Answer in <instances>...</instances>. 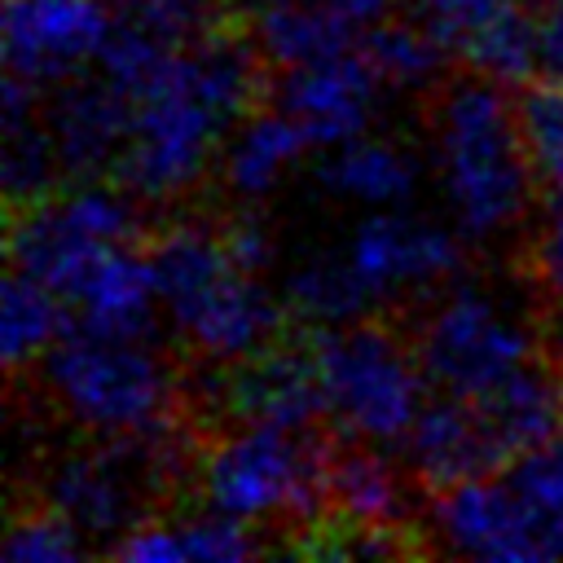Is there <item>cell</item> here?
I'll return each instance as SVG.
<instances>
[{
    "label": "cell",
    "instance_id": "cell-20",
    "mask_svg": "<svg viewBox=\"0 0 563 563\" xmlns=\"http://www.w3.org/2000/svg\"><path fill=\"white\" fill-rule=\"evenodd\" d=\"M510 273L532 295L541 343L563 347V194H550L545 211H532L528 229L510 246Z\"/></svg>",
    "mask_w": 563,
    "mask_h": 563
},
{
    "label": "cell",
    "instance_id": "cell-2",
    "mask_svg": "<svg viewBox=\"0 0 563 563\" xmlns=\"http://www.w3.org/2000/svg\"><path fill=\"white\" fill-rule=\"evenodd\" d=\"M506 84L475 70L440 75L422 92V128L466 242H519L532 220L537 167Z\"/></svg>",
    "mask_w": 563,
    "mask_h": 563
},
{
    "label": "cell",
    "instance_id": "cell-26",
    "mask_svg": "<svg viewBox=\"0 0 563 563\" xmlns=\"http://www.w3.org/2000/svg\"><path fill=\"white\" fill-rule=\"evenodd\" d=\"M537 75L563 84V0H537Z\"/></svg>",
    "mask_w": 563,
    "mask_h": 563
},
{
    "label": "cell",
    "instance_id": "cell-27",
    "mask_svg": "<svg viewBox=\"0 0 563 563\" xmlns=\"http://www.w3.org/2000/svg\"><path fill=\"white\" fill-rule=\"evenodd\" d=\"M334 9H343L356 26H369V22H378V18H387V9L396 4V0H330Z\"/></svg>",
    "mask_w": 563,
    "mask_h": 563
},
{
    "label": "cell",
    "instance_id": "cell-19",
    "mask_svg": "<svg viewBox=\"0 0 563 563\" xmlns=\"http://www.w3.org/2000/svg\"><path fill=\"white\" fill-rule=\"evenodd\" d=\"M418 167L413 158L387 141V136H352L343 145H330V154L317 163V185L347 202L369 207H396L413 194Z\"/></svg>",
    "mask_w": 563,
    "mask_h": 563
},
{
    "label": "cell",
    "instance_id": "cell-24",
    "mask_svg": "<svg viewBox=\"0 0 563 563\" xmlns=\"http://www.w3.org/2000/svg\"><path fill=\"white\" fill-rule=\"evenodd\" d=\"M528 9H537V0H405V13L453 62H462L484 35H493L497 26H506Z\"/></svg>",
    "mask_w": 563,
    "mask_h": 563
},
{
    "label": "cell",
    "instance_id": "cell-28",
    "mask_svg": "<svg viewBox=\"0 0 563 563\" xmlns=\"http://www.w3.org/2000/svg\"><path fill=\"white\" fill-rule=\"evenodd\" d=\"M559 554H563V532H559Z\"/></svg>",
    "mask_w": 563,
    "mask_h": 563
},
{
    "label": "cell",
    "instance_id": "cell-8",
    "mask_svg": "<svg viewBox=\"0 0 563 563\" xmlns=\"http://www.w3.org/2000/svg\"><path fill=\"white\" fill-rule=\"evenodd\" d=\"M189 396H194V418L202 427L216 422H268L295 431L330 427L321 365L308 330H286L260 352L211 365V374H194Z\"/></svg>",
    "mask_w": 563,
    "mask_h": 563
},
{
    "label": "cell",
    "instance_id": "cell-21",
    "mask_svg": "<svg viewBox=\"0 0 563 563\" xmlns=\"http://www.w3.org/2000/svg\"><path fill=\"white\" fill-rule=\"evenodd\" d=\"M66 308L70 303L57 290L9 268V277H4V369H9V378L31 374L44 361V352L70 325Z\"/></svg>",
    "mask_w": 563,
    "mask_h": 563
},
{
    "label": "cell",
    "instance_id": "cell-15",
    "mask_svg": "<svg viewBox=\"0 0 563 563\" xmlns=\"http://www.w3.org/2000/svg\"><path fill=\"white\" fill-rule=\"evenodd\" d=\"M255 523L233 519V515H154L145 523H136L123 541L110 545L114 559H132V563H180V559H246V554H264L273 550L264 537L251 532Z\"/></svg>",
    "mask_w": 563,
    "mask_h": 563
},
{
    "label": "cell",
    "instance_id": "cell-18",
    "mask_svg": "<svg viewBox=\"0 0 563 563\" xmlns=\"http://www.w3.org/2000/svg\"><path fill=\"white\" fill-rule=\"evenodd\" d=\"M246 18L273 70H290L339 48H352L356 31V22L330 0H255Z\"/></svg>",
    "mask_w": 563,
    "mask_h": 563
},
{
    "label": "cell",
    "instance_id": "cell-4",
    "mask_svg": "<svg viewBox=\"0 0 563 563\" xmlns=\"http://www.w3.org/2000/svg\"><path fill=\"white\" fill-rule=\"evenodd\" d=\"M330 427L295 431L268 422L202 427L198 497L233 519L264 528H303L325 510V444ZM282 537V541H286ZM277 541V550H282Z\"/></svg>",
    "mask_w": 563,
    "mask_h": 563
},
{
    "label": "cell",
    "instance_id": "cell-14",
    "mask_svg": "<svg viewBox=\"0 0 563 563\" xmlns=\"http://www.w3.org/2000/svg\"><path fill=\"white\" fill-rule=\"evenodd\" d=\"M400 462L427 488V497L462 479L501 475L510 466L479 400L444 396V391L418 409L413 427L400 440Z\"/></svg>",
    "mask_w": 563,
    "mask_h": 563
},
{
    "label": "cell",
    "instance_id": "cell-13",
    "mask_svg": "<svg viewBox=\"0 0 563 563\" xmlns=\"http://www.w3.org/2000/svg\"><path fill=\"white\" fill-rule=\"evenodd\" d=\"M378 88L383 79L369 57L361 48H339L330 57L282 70V84H273V101L303 128L312 145L330 150L369 128Z\"/></svg>",
    "mask_w": 563,
    "mask_h": 563
},
{
    "label": "cell",
    "instance_id": "cell-17",
    "mask_svg": "<svg viewBox=\"0 0 563 563\" xmlns=\"http://www.w3.org/2000/svg\"><path fill=\"white\" fill-rule=\"evenodd\" d=\"M308 145L312 141L303 128L277 101H268L229 132L220 154V185L233 194V202H255L299 163Z\"/></svg>",
    "mask_w": 563,
    "mask_h": 563
},
{
    "label": "cell",
    "instance_id": "cell-3",
    "mask_svg": "<svg viewBox=\"0 0 563 563\" xmlns=\"http://www.w3.org/2000/svg\"><path fill=\"white\" fill-rule=\"evenodd\" d=\"M31 378V400L75 435H158L194 418V369L163 352L154 334L106 330L70 317Z\"/></svg>",
    "mask_w": 563,
    "mask_h": 563
},
{
    "label": "cell",
    "instance_id": "cell-25",
    "mask_svg": "<svg viewBox=\"0 0 563 563\" xmlns=\"http://www.w3.org/2000/svg\"><path fill=\"white\" fill-rule=\"evenodd\" d=\"M515 114H519V132L537 167V180L550 185V194H563V84L554 79L519 84Z\"/></svg>",
    "mask_w": 563,
    "mask_h": 563
},
{
    "label": "cell",
    "instance_id": "cell-10",
    "mask_svg": "<svg viewBox=\"0 0 563 563\" xmlns=\"http://www.w3.org/2000/svg\"><path fill=\"white\" fill-rule=\"evenodd\" d=\"M427 523L440 550L471 559H554L541 519L506 484V475H479L427 497Z\"/></svg>",
    "mask_w": 563,
    "mask_h": 563
},
{
    "label": "cell",
    "instance_id": "cell-9",
    "mask_svg": "<svg viewBox=\"0 0 563 563\" xmlns=\"http://www.w3.org/2000/svg\"><path fill=\"white\" fill-rule=\"evenodd\" d=\"M347 255L387 299V308L413 303L466 273V238L440 229L435 220H418L409 211H378L356 224L347 238Z\"/></svg>",
    "mask_w": 563,
    "mask_h": 563
},
{
    "label": "cell",
    "instance_id": "cell-5",
    "mask_svg": "<svg viewBox=\"0 0 563 563\" xmlns=\"http://www.w3.org/2000/svg\"><path fill=\"white\" fill-rule=\"evenodd\" d=\"M308 334L321 365L330 422L347 435L400 444L422 409V391L431 387L400 317L369 312L343 325H308Z\"/></svg>",
    "mask_w": 563,
    "mask_h": 563
},
{
    "label": "cell",
    "instance_id": "cell-11",
    "mask_svg": "<svg viewBox=\"0 0 563 563\" xmlns=\"http://www.w3.org/2000/svg\"><path fill=\"white\" fill-rule=\"evenodd\" d=\"M114 13L101 0H9L4 66L35 88H53L97 62Z\"/></svg>",
    "mask_w": 563,
    "mask_h": 563
},
{
    "label": "cell",
    "instance_id": "cell-16",
    "mask_svg": "<svg viewBox=\"0 0 563 563\" xmlns=\"http://www.w3.org/2000/svg\"><path fill=\"white\" fill-rule=\"evenodd\" d=\"M282 303L290 321L312 330L361 321L369 312H391L347 251H312L308 260H299L282 282Z\"/></svg>",
    "mask_w": 563,
    "mask_h": 563
},
{
    "label": "cell",
    "instance_id": "cell-12",
    "mask_svg": "<svg viewBox=\"0 0 563 563\" xmlns=\"http://www.w3.org/2000/svg\"><path fill=\"white\" fill-rule=\"evenodd\" d=\"M44 123L62 163L66 185L75 180H110L132 128V97L119 92L101 70L70 75L48 88Z\"/></svg>",
    "mask_w": 563,
    "mask_h": 563
},
{
    "label": "cell",
    "instance_id": "cell-1",
    "mask_svg": "<svg viewBox=\"0 0 563 563\" xmlns=\"http://www.w3.org/2000/svg\"><path fill=\"white\" fill-rule=\"evenodd\" d=\"M141 242L154 268L158 308L189 361L224 365L290 330L286 303L273 299L260 273L233 255L220 211H202V198L158 211Z\"/></svg>",
    "mask_w": 563,
    "mask_h": 563
},
{
    "label": "cell",
    "instance_id": "cell-22",
    "mask_svg": "<svg viewBox=\"0 0 563 563\" xmlns=\"http://www.w3.org/2000/svg\"><path fill=\"white\" fill-rule=\"evenodd\" d=\"M361 53L369 57V66L378 70L383 88H405V92H427L444 70L449 53L409 18V13H396V18H378L369 22L365 40H361Z\"/></svg>",
    "mask_w": 563,
    "mask_h": 563
},
{
    "label": "cell",
    "instance_id": "cell-6",
    "mask_svg": "<svg viewBox=\"0 0 563 563\" xmlns=\"http://www.w3.org/2000/svg\"><path fill=\"white\" fill-rule=\"evenodd\" d=\"M391 312L400 317L427 383L444 396L475 400L545 347H537L532 325L462 277Z\"/></svg>",
    "mask_w": 563,
    "mask_h": 563
},
{
    "label": "cell",
    "instance_id": "cell-7",
    "mask_svg": "<svg viewBox=\"0 0 563 563\" xmlns=\"http://www.w3.org/2000/svg\"><path fill=\"white\" fill-rule=\"evenodd\" d=\"M4 251L9 268L44 282L62 299L88 273L97 255L119 242L145 238L141 202L123 185L106 180H75L44 198L4 207Z\"/></svg>",
    "mask_w": 563,
    "mask_h": 563
},
{
    "label": "cell",
    "instance_id": "cell-23",
    "mask_svg": "<svg viewBox=\"0 0 563 563\" xmlns=\"http://www.w3.org/2000/svg\"><path fill=\"white\" fill-rule=\"evenodd\" d=\"M92 554L84 532L44 497L35 493H13L9 506V532H4V559L9 563H70Z\"/></svg>",
    "mask_w": 563,
    "mask_h": 563
}]
</instances>
